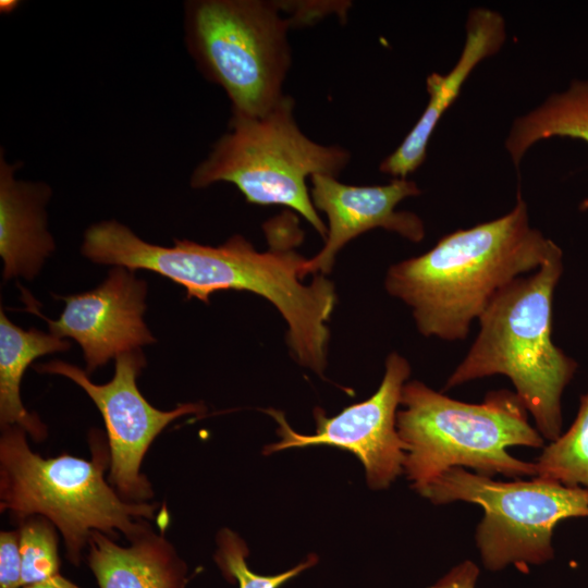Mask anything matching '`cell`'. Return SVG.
I'll return each mask as SVG.
<instances>
[{"instance_id": "1", "label": "cell", "mask_w": 588, "mask_h": 588, "mask_svg": "<svg viewBox=\"0 0 588 588\" xmlns=\"http://www.w3.org/2000/svg\"><path fill=\"white\" fill-rule=\"evenodd\" d=\"M270 248L258 252L242 235L213 247L174 240L172 247L150 244L115 220L101 223L90 245L96 264L144 269L182 285L187 298L204 303L222 290L248 291L271 302L285 319L287 344L304 367L322 375L327 366L330 332L326 322L336 304L335 287L324 274L304 284L299 274L306 258L294 248L302 231L294 215L265 224Z\"/></svg>"}, {"instance_id": "2", "label": "cell", "mask_w": 588, "mask_h": 588, "mask_svg": "<svg viewBox=\"0 0 588 588\" xmlns=\"http://www.w3.org/2000/svg\"><path fill=\"white\" fill-rule=\"evenodd\" d=\"M558 247L530 226L518 193L509 213L446 234L425 254L392 265L384 286L412 308L424 336L464 340L499 291L536 271Z\"/></svg>"}, {"instance_id": "3", "label": "cell", "mask_w": 588, "mask_h": 588, "mask_svg": "<svg viewBox=\"0 0 588 588\" xmlns=\"http://www.w3.org/2000/svg\"><path fill=\"white\" fill-rule=\"evenodd\" d=\"M558 247L530 275L499 291L478 318L480 330L445 390L503 375L549 442L562 433V394L577 363L552 341L553 294L563 273Z\"/></svg>"}, {"instance_id": "4", "label": "cell", "mask_w": 588, "mask_h": 588, "mask_svg": "<svg viewBox=\"0 0 588 588\" xmlns=\"http://www.w3.org/2000/svg\"><path fill=\"white\" fill-rule=\"evenodd\" d=\"M400 406L396 429L405 454L403 471L416 491L452 467H468L487 477H536L535 463L507 452L516 445L544 446L515 392L493 390L482 403L473 404L413 380L403 385Z\"/></svg>"}, {"instance_id": "5", "label": "cell", "mask_w": 588, "mask_h": 588, "mask_svg": "<svg viewBox=\"0 0 588 588\" xmlns=\"http://www.w3.org/2000/svg\"><path fill=\"white\" fill-rule=\"evenodd\" d=\"M340 146H326L307 137L294 118V100L284 95L261 117L230 119V130L213 145L191 175L193 188L232 183L246 201L285 206L326 240L328 228L318 216L306 179L338 176L350 161Z\"/></svg>"}, {"instance_id": "6", "label": "cell", "mask_w": 588, "mask_h": 588, "mask_svg": "<svg viewBox=\"0 0 588 588\" xmlns=\"http://www.w3.org/2000/svg\"><path fill=\"white\" fill-rule=\"evenodd\" d=\"M2 428L1 510L47 517L61 531L73 563L95 530L113 535L117 529L133 540L146 532L134 519L152 518L156 505L123 502L102 477L103 457L42 458L29 450L24 429Z\"/></svg>"}, {"instance_id": "7", "label": "cell", "mask_w": 588, "mask_h": 588, "mask_svg": "<svg viewBox=\"0 0 588 588\" xmlns=\"http://www.w3.org/2000/svg\"><path fill=\"white\" fill-rule=\"evenodd\" d=\"M262 0H193L185 4L188 52L200 72L228 95L234 119L257 118L283 96L291 66L293 19Z\"/></svg>"}, {"instance_id": "8", "label": "cell", "mask_w": 588, "mask_h": 588, "mask_svg": "<svg viewBox=\"0 0 588 588\" xmlns=\"http://www.w3.org/2000/svg\"><path fill=\"white\" fill-rule=\"evenodd\" d=\"M417 492L436 505L463 501L483 509L475 540L490 571L547 563L554 556L555 526L588 517V490L540 477L499 481L452 467Z\"/></svg>"}, {"instance_id": "9", "label": "cell", "mask_w": 588, "mask_h": 588, "mask_svg": "<svg viewBox=\"0 0 588 588\" xmlns=\"http://www.w3.org/2000/svg\"><path fill=\"white\" fill-rule=\"evenodd\" d=\"M411 375L409 363L391 353L385 360L382 381L369 399L327 417L323 409L314 411L316 432L302 434L292 429L282 412H266L278 422L280 441L269 444L266 454L291 448L331 445L355 454L372 489L388 488L403 473L404 449L396 429V414L403 385Z\"/></svg>"}, {"instance_id": "10", "label": "cell", "mask_w": 588, "mask_h": 588, "mask_svg": "<svg viewBox=\"0 0 588 588\" xmlns=\"http://www.w3.org/2000/svg\"><path fill=\"white\" fill-rule=\"evenodd\" d=\"M145 364L140 350L121 354L115 358L114 376L106 384L91 382L85 370L62 360L35 366L39 372L71 379L97 405L109 437L110 479L124 497L132 499L151 494L139 466L152 440L174 419L203 409L197 404H181L168 412L151 406L136 384Z\"/></svg>"}, {"instance_id": "11", "label": "cell", "mask_w": 588, "mask_h": 588, "mask_svg": "<svg viewBox=\"0 0 588 588\" xmlns=\"http://www.w3.org/2000/svg\"><path fill=\"white\" fill-rule=\"evenodd\" d=\"M147 284L134 271L115 266L96 289L66 296L57 320L44 317L29 303V309L42 317L49 332L75 340L83 350L86 372L90 373L111 358L140 350L156 340L144 321Z\"/></svg>"}, {"instance_id": "12", "label": "cell", "mask_w": 588, "mask_h": 588, "mask_svg": "<svg viewBox=\"0 0 588 588\" xmlns=\"http://www.w3.org/2000/svg\"><path fill=\"white\" fill-rule=\"evenodd\" d=\"M310 182L311 201L326 213L328 231L321 250L303 264L302 279L329 273L342 247L371 229L382 228L415 243L425 236L424 222L416 213L395 210L403 199L421 193L413 181L394 179L387 185L356 186L333 175L315 174Z\"/></svg>"}, {"instance_id": "13", "label": "cell", "mask_w": 588, "mask_h": 588, "mask_svg": "<svg viewBox=\"0 0 588 588\" xmlns=\"http://www.w3.org/2000/svg\"><path fill=\"white\" fill-rule=\"evenodd\" d=\"M505 35V22L500 13L486 8L469 12L466 41L456 64L448 74L434 72L427 76L429 101L426 109L402 144L380 163L382 173L406 179L421 166L439 120L454 102L475 66L500 50Z\"/></svg>"}, {"instance_id": "14", "label": "cell", "mask_w": 588, "mask_h": 588, "mask_svg": "<svg viewBox=\"0 0 588 588\" xmlns=\"http://www.w3.org/2000/svg\"><path fill=\"white\" fill-rule=\"evenodd\" d=\"M20 162L10 164L0 154V255L3 278L33 279L54 250L47 229L46 204L50 187L42 182L19 181Z\"/></svg>"}, {"instance_id": "15", "label": "cell", "mask_w": 588, "mask_h": 588, "mask_svg": "<svg viewBox=\"0 0 588 588\" xmlns=\"http://www.w3.org/2000/svg\"><path fill=\"white\" fill-rule=\"evenodd\" d=\"M88 561L100 588H184L185 565L171 546L155 535L123 548L100 531L88 539Z\"/></svg>"}, {"instance_id": "16", "label": "cell", "mask_w": 588, "mask_h": 588, "mask_svg": "<svg viewBox=\"0 0 588 588\" xmlns=\"http://www.w3.org/2000/svg\"><path fill=\"white\" fill-rule=\"evenodd\" d=\"M71 343L36 328L24 330L0 311V421L1 426H19L40 440L46 427L28 413L21 400L23 375L32 363L44 355L69 350Z\"/></svg>"}, {"instance_id": "17", "label": "cell", "mask_w": 588, "mask_h": 588, "mask_svg": "<svg viewBox=\"0 0 588 588\" xmlns=\"http://www.w3.org/2000/svg\"><path fill=\"white\" fill-rule=\"evenodd\" d=\"M552 136L579 138L588 143V81H575L567 90L551 95L542 105L517 118L505 140L516 167L536 142ZM588 209V198L580 210Z\"/></svg>"}, {"instance_id": "18", "label": "cell", "mask_w": 588, "mask_h": 588, "mask_svg": "<svg viewBox=\"0 0 588 588\" xmlns=\"http://www.w3.org/2000/svg\"><path fill=\"white\" fill-rule=\"evenodd\" d=\"M535 465L536 477L588 490V389L569 428L543 446Z\"/></svg>"}, {"instance_id": "19", "label": "cell", "mask_w": 588, "mask_h": 588, "mask_svg": "<svg viewBox=\"0 0 588 588\" xmlns=\"http://www.w3.org/2000/svg\"><path fill=\"white\" fill-rule=\"evenodd\" d=\"M216 561L225 576L234 578L240 588H279L285 581L315 565L317 556H308L295 567L278 575L264 576L252 572L246 563L247 548L234 532L224 529L218 537Z\"/></svg>"}, {"instance_id": "20", "label": "cell", "mask_w": 588, "mask_h": 588, "mask_svg": "<svg viewBox=\"0 0 588 588\" xmlns=\"http://www.w3.org/2000/svg\"><path fill=\"white\" fill-rule=\"evenodd\" d=\"M22 586L58 575L59 559L54 531L44 519H32L21 529Z\"/></svg>"}, {"instance_id": "21", "label": "cell", "mask_w": 588, "mask_h": 588, "mask_svg": "<svg viewBox=\"0 0 588 588\" xmlns=\"http://www.w3.org/2000/svg\"><path fill=\"white\" fill-rule=\"evenodd\" d=\"M22 586V556L20 539L13 531L0 535V588Z\"/></svg>"}, {"instance_id": "22", "label": "cell", "mask_w": 588, "mask_h": 588, "mask_svg": "<svg viewBox=\"0 0 588 588\" xmlns=\"http://www.w3.org/2000/svg\"><path fill=\"white\" fill-rule=\"evenodd\" d=\"M478 576V566L473 561L465 560L429 588H475Z\"/></svg>"}, {"instance_id": "23", "label": "cell", "mask_w": 588, "mask_h": 588, "mask_svg": "<svg viewBox=\"0 0 588 588\" xmlns=\"http://www.w3.org/2000/svg\"><path fill=\"white\" fill-rule=\"evenodd\" d=\"M25 588H79V587L58 574L46 580L25 586Z\"/></svg>"}, {"instance_id": "24", "label": "cell", "mask_w": 588, "mask_h": 588, "mask_svg": "<svg viewBox=\"0 0 588 588\" xmlns=\"http://www.w3.org/2000/svg\"><path fill=\"white\" fill-rule=\"evenodd\" d=\"M20 5V1L17 0H1L0 1V12L2 14H9L15 11V9Z\"/></svg>"}]
</instances>
